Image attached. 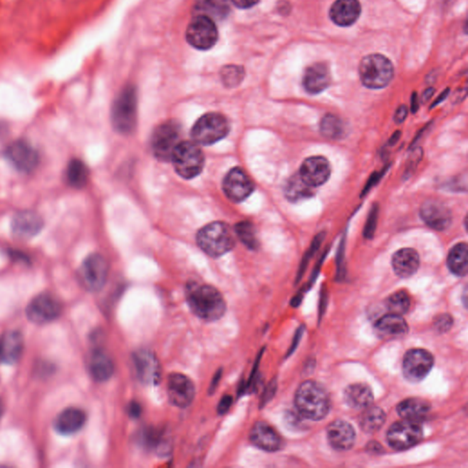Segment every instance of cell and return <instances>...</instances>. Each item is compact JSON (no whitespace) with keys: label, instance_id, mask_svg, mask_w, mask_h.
<instances>
[{"label":"cell","instance_id":"1","mask_svg":"<svg viewBox=\"0 0 468 468\" xmlns=\"http://www.w3.org/2000/svg\"><path fill=\"white\" fill-rule=\"evenodd\" d=\"M186 299L193 314L206 322L219 321L227 308L224 296L215 287L196 282L187 285Z\"/></svg>","mask_w":468,"mask_h":468},{"label":"cell","instance_id":"2","mask_svg":"<svg viewBox=\"0 0 468 468\" xmlns=\"http://www.w3.org/2000/svg\"><path fill=\"white\" fill-rule=\"evenodd\" d=\"M295 405L303 417L321 421L328 415L331 403L327 390L321 384L306 380L296 390Z\"/></svg>","mask_w":468,"mask_h":468},{"label":"cell","instance_id":"3","mask_svg":"<svg viewBox=\"0 0 468 468\" xmlns=\"http://www.w3.org/2000/svg\"><path fill=\"white\" fill-rule=\"evenodd\" d=\"M137 93L134 85L123 88L112 108L113 127L118 133L130 135L137 127Z\"/></svg>","mask_w":468,"mask_h":468},{"label":"cell","instance_id":"4","mask_svg":"<svg viewBox=\"0 0 468 468\" xmlns=\"http://www.w3.org/2000/svg\"><path fill=\"white\" fill-rule=\"evenodd\" d=\"M199 248L212 257H219L234 247L235 240L230 227L224 222H212L199 232Z\"/></svg>","mask_w":468,"mask_h":468},{"label":"cell","instance_id":"5","mask_svg":"<svg viewBox=\"0 0 468 468\" xmlns=\"http://www.w3.org/2000/svg\"><path fill=\"white\" fill-rule=\"evenodd\" d=\"M359 73L361 83L367 88L383 89L392 82L395 69L388 58L370 54L360 61Z\"/></svg>","mask_w":468,"mask_h":468},{"label":"cell","instance_id":"6","mask_svg":"<svg viewBox=\"0 0 468 468\" xmlns=\"http://www.w3.org/2000/svg\"><path fill=\"white\" fill-rule=\"evenodd\" d=\"M171 160L177 173L187 180L199 175L204 167L205 161L201 148L192 142H182L177 145Z\"/></svg>","mask_w":468,"mask_h":468},{"label":"cell","instance_id":"7","mask_svg":"<svg viewBox=\"0 0 468 468\" xmlns=\"http://www.w3.org/2000/svg\"><path fill=\"white\" fill-rule=\"evenodd\" d=\"M230 131L227 119L221 114L211 113L202 116L193 125L192 135L193 140L202 146H209L224 140Z\"/></svg>","mask_w":468,"mask_h":468},{"label":"cell","instance_id":"8","mask_svg":"<svg viewBox=\"0 0 468 468\" xmlns=\"http://www.w3.org/2000/svg\"><path fill=\"white\" fill-rule=\"evenodd\" d=\"M3 156L16 170L25 174L36 170L41 160L36 148L24 140L9 143L3 151Z\"/></svg>","mask_w":468,"mask_h":468},{"label":"cell","instance_id":"9","mask_svg":"<svg viewBox=\"0 0 468 468\" xmlns=\"http://www.w3.org/2000/svg\"><path fill=\"white\" fill-rule=\"evenodd\" d=\"M218 38L215 22L207 16H195L187 28L186 40L197 50L212 49L217 43Z\"/></svg>","mask_w":468,"mask_h":468},{"label":"cell","instance_id":"10","mask_svg":"<svg viewBox=\"0 0 468 468\" xmlns=\"http://www.w3.org/2000/svg\"><path fill=\"white\" fill-rule=\"evenodd\" d=\"M180 125L176 122L169 121L158 125L151 140L155 157L163 161L171 160L174 150L180 144Z\"/></svg>","mask_w":468,"mask_h":468},{"label":"cell","instance_id":"11","mask_svg":"<svg viewBox=\"0 0 468 468\" xmlns=\"http://www.w3.org/2000/svg\"><path fill=\"white\" fill-rule=\"evenodd\" d=\"M108 264L99 254L86 258L80 266V279L90 292H98L105 286L108 276Z\"/></svg>","mask_w":468,"mask_h":468},{"label":"cell","instance_id":"12","mask_svg":"<svg viewBox=\"0 0 468 468\" xmlns=\"http://www.w3.org/2000/svg\"><path fill=\"white\" fill-rule=\"evenodd\" d=\"M424 437L422 428L417 422L403 420L390 426L387 432V441L390 447L397 451L409 449L417 444Z\"/></svg>","mask_w":468,"mask_h":468},{"label":"cell","instance_id":"13","mask_svg":"<svg viewBox=\"0 0 468 468\" xmlns=\"http://www.w3.org/2000/svg\"><path fill=\"white\" fill-rule=\"evenodd\" d=\"M435 360L429 351L415 348L405 354L402 361L403 375L412 383H419L428 375Z\"/></svg>","mask_w":468,"mask_h":468},{"label":"cell","instance_id":"14","mask_svg":"<svg viewBox=\"0 0 468 468\" xmlns=\"http://www.w3.org/2000/svg\"><path fill=\"white\" fill-rule=\"evenodd\" d=\"M133 364L138 380L146 385H157L160 383L162 369L156 354L146 348L135 351Z\"/></svg>","mask_w":468,"mask_h":468},{"label":"cell","instance_id":"15","mask_svg":"<svg viewBox=\"0 0 468 468\" xmlns=\"http://www.w3.org/2000/svg\"><path fill=\"white\" fill-rule=\"evenodd\" d=\"M43 227V217L31 209H24L15 213L11 219L12 235L19 241H28L36 237Z\"/></svg>","mask_w":468,"mask_h":468},{"label":"cell","instance_id":"16","mask_svg":"<svg viewBox=\"0 0 468 468\" xmlns=\"http://www.w3.org/2000/svg\"><path fill=\"white\" fill-rule=\"evenodd\" d=\"M196 389L194 383L188 376L182 373L170 374L167 379V395L171 405L185 409L194 401Z\"/></svg>","mask_w":468,"mask_h":468},{"label":"cell","instance_id":"17","mask_svg":"<svg viewBox=\"0 0 468 468\" xmlns=\"http://www.w3.org/2000/svg\"><path fill=\"white\" fill-rule=\"evenodd\" d=\"M59 300L50 293H41L31 300L27 306V316L31 322L45 324L55 321L60 316Z\"/></svg>","mask_w":468,"mask_h":468},{"label":"cell","instance_id":"18","mask_svg":"<svg viewBox=\"0 0 468 468\" xmlns=\"http://www.w3.org/2000/svg\"><path fill=\"white\" fill-rule=\"evenodd\" d=\"M253 180L241 167H234L229 171L224 180V190L226 196L232 202L244 201L254 192Z\"/></svg>","mask_w":468,"mask_h":468},{"label":"cell","instance_id":"19","mask_svg":"<svg viewBox=\"0 0 468 468\" xmlns=\"http://www.w3.org/2000/svg\"><path fill=\"white\" fill-rule=\"evenodd\" d=\"M420 215L425 224L435 231L447 230L453 222L449 208L443 202L430 199L422 203Z\"/></svg>","mask_w":468,"mask_h":468},{"label":"cell","instance_id":"20","mask_svg":"<svg viewBox=\"0 0 468 468\" xmlns=\"http://www.w3.org/2000/svg\"><path fill=\"white\" fill-rule=\"evenodd\" d=\"M298 174L306 184L316 188L328 182L331 174V164L324 157H311L302 163Z\"/></svg>","mask_w":468,"mask_h":468},{"label":"cell","instance_id":"21","mask_svg":"<svg viewBox=\"0 0 468 468\" xmlns=\"http://www.w3.org/2000/svg\"><path fill=\"white\" fill-rule=\"evenodd\" d=\"M249 437L254 447L270 453L279 451L283 447V440L279 432L266 422L254 424L251 429Z\"/></svg>","mask_w":468,"mask_h":468},{"label":"cell","instance_id":"22","mask_svg":"<svg viewBox=\"0 0 468 468\" xmlns=\"http://www.w3.org/2000/svg\"><path fill=\"white\" fill-rule=\"evenodd\" d=\"M327 437L329 444L337 451H348L356 440V432L353 425L343 420H337L328 426Z\"/></svg>","mask_w":468,"mask_h":468},{"label":"cell","instance_id":"23","mask_svg":"<svg viewBox=\"0 0 468 468\" xmlns=\"http://www.w3.org/2000/svg\"><path fill=\"white\" fill-rule=\"evenodd\" d=\"M360 13L359 0H337L331 6L329 17L335 24L348 27L358 21Z\"/></svg>","mask_w":468,"mask_h":468},{"label":"cell","instance_id":"24","mask_svg":"<svg viewBox=\"0 0 468 468\" xmlns=\"http://www.w3.org/2000/svg\"><path fill=\"white\" fill-rule=\"evenodd\" d=\"M331 77L326 64L319 63L313 64L306 69L303 85L306 91L311 95H318L324 92L331 85Z\"/></svg>","mask_w":468,"mask_h":468},{"label":"cell","instance_id":"25","mask_svg":"<svg viewBox=\"0 0 468 468\" xmlns=\"http://www.w3.org/2000/svg\"><path fill=\"white\" fill-rule=\"evenodd\" d=\"M392 266L397 276L401 279H409L419 269V254L412 248H403L393 254Z\"/></svg>","mask_w":468,"mask_h":468},{"label":"cell","instance_id":"26","mask_svg":"<svg viewBox=\"0 0 468 468\" xmlns=\"http://www.w3.org/2000/svg\"><path fill=\"white\" fill-rule=\"evenodd\" d=\"M408 331L407 323L401 315L384 316L375 324L377 335L385 340H395V338L405 337L408 333Z\"/></svg>","mask_w":468,"mask_h":468},{"label":"cell","instance_id":"27","mask_svg":"<svg viewBox=\"0 0 468 468\" xmlns=\"http://www.w3.org/2000/svg\"><path fill=\"white\" fill-rule=\"evenodd\" d=\"M138 442L145 449L157 452L158 454L169 453L170 444L164 429L148 426L138 435Z\"/></svg>","mask_w":468,"mask_h":468},{"label":"cell","instance_id":"28","mask_svg":"<svg viewBox=\"0 0 468 468\" xmlns=\"http://www.w3.org/2000/svg\"><path fill=\"white\" fill-rule=\"evenodd\" d=\"M24 338L19 331H9L0 338V361L12 365L21 359Z\"/></svg>","mask_w":468,"mask_h":468},{"label":"cell","instance_id":"29","mask_svg":"<svg viewBox=\"0 0 468 468\" xmlns=\"http://www.w3.org/2000/svg\"><path fill=\"white\" fill-rule=\"evenodd\" d=\"M85 412L77 408H68L61 412L55 421V428L63 435H71L79 432L85 426Z\"/></svg>","mask_w":468,"mask_h":468},{"label":"cell","instance_id":"30","mask_svg":"<svg viewBox=\"0 0 468 468\" xmlns=\"http://www.w3.org/2000/svg\"><path fill=\"white\" fill-rule=\"evenodd\" d=\"M373 390L364 383H356L348 386L344 392V402L348 407L354 410H364L373 402Z\"/></svg>","mask_w":468,"mask_h":468},{"label":"cell","instance_id":"31","mask_svg":"<svg viewBox=\"0 0 468 468\" xmlns=\"http://www.w3.org/2000/svg\"><path fill=\"white\" fill-rule=\"evenodd\" d=\"M89 369L93 380L98 383H104L114 374L115 365L105 351L98 350L92 355Z\"/></svg>","mask_w":468,"mask_h":468},{"label":"cell","instance_id":"32","mask_svg":"<svg viewBox=\"0 0 468 468\" xmlns=\"http://www.w3.org/2000/svg\"><path fill=\"white\" fill-rule=\"evenodd\" d=\"M431 405L425 400L409 398L397 406V412L403 420L417 422L424 420L431 411Z\"/></svg>","mask_w":468,"mask_h":468},{"label":"cell","instance_id":"33","mask_svg":"<svg viewBox=\"0 0 468 468\" xmlns=\"http://www.w3.org/2000/svg\"><path fill=\"white\" fill-rule=\"evenodd\" d=\"M231 0H197V15L207 16L212 19H224L231 12Z\"/></svg>","mask_w":468,"mask_h":468},{"label":"cell","instance_id":"34","mask_svg":"<svg viewBox=\"0 0 468 468\" xmlns=\"http://www.w3.org/2000/svg\"><path fill=\"white\" fill-rule=\"evenodd\" d=\"M66 179L68 185L72 188L83 189L89 180L88 167L79 158H73L67 165Z\"/></svg>","mask_w":468,"mask_h":468},{"label":"cell","instance_id":"35","mask_svg":"<svg viewBox=\"0 0 468 468\" xmlns=\"http://www.w3.org/2000/svg\"><path fill=\"white\" fill-rule=\"evenodd\" d=\"M447 266L457 276H466L468 271V247L464 243L454 245L447 257Z\"/></svg>","mask_w":468,"mask_h":468},{"label":"cell","instance_id":"36","mask_svg":"<svg viewBox=\"0 0 468 468\" xmlns=\"http://www.w3.org/2000/svg\"><path fill=\"white\" fill-rule=\"evenodd\" d=\"M312 187L306 184L299 174L290 177L285 186V196L289 202H298L314 195Z\"/></svg>","mask_w":468,"mask_h":468},{"label":"cell","instance_id":"37","mask_svg":"<svg viewBox=\"0 0 468 468\" xmlns=\"http://www.w3.org/2000/svg\"><path fill=\"white\" fill-rule=\"evenodd\" d=\"M364 410L365 411L360 419V427L367 434H374L385 424V412L383 409L376 407V406L371 407V405Z\"/></svg>","mask_w":468,"mask_h":468},{"label":"cell","instance_id":"38","mask_svg":"<svg viewBox=\"0 0 468 468\" xmlns=\"http://www.w3.org/2000/svg\"><path fill=\"white\" fill-rule=\"evenodd\" d=\"M346 125L338 116L328 114L322 118L321 122V132L323 137L328 140H340L346 134Z\"/></svg>","mask_w":468,"mask_h":468},{"label":"cell","instance_id":"39","mask_svg":"<svg viewBox=\"0 0 468 468\" xmlns=\"http://www.w3.org/2000/svg\"><path fill=\"white\" fill-rule=\"evenodd\" d=\"M235 232L239 239L250 250L256 251L259 248V241L256 236V228L251 222L244 221L235 226Z\"/></svg>","mask_w":468,"mask_h":468},{"label":"cell","instance_id":"40","mask_svg":"<svg viewBox=\"0 0 468 468\" xmlns=\"http://www.w3.org/2000/svg\"><path fill=\"white\" fill-rule=\"evenodd\" d=\"M411 300L407 293L400 291L392 293L386 300V306L390 314L403 315L407 313Z\"/></svg>","mask_w":468,"mask_h":468},{"label":"cell","instance_id":"41","mask_svg":"<svg viewBox=\"0 0 468 468\" xmlns=\"http://www.w3.org/2000/svg\"><path fill=\"white\" fill-rule=\"evenodd\" d=\"M245 76L244 67L239 66H226L221 71L222 83L229 88L240 85Z\"/></svg>","mask_w":468,"mask_h":468},{"label":"cell","instance_id":"42","mask_svg":"<svg viewBox=\"0 0 468 468\" xmlns=\"http://www.w3.org/2000/svg\"><path fill=\"white\" fill-rule=\"evenodd\" d=\"M378 215H379V207H378L377 204H374L370 209L369 216H368L366 224H365V238L371 239L374 236L377 227Z\"/></svg>","mask_w":468,"mask_h":468},{"label":"cell","instance_id":"43","mask_svg":"<svg viewBox=\"0 0 468 468\" xmlns=\"http://www.w3.org/2000/svg\"><path fill=\"white\" fill-rule=\"evenodd\" d=\"M453 318L450 315L443 314L438 316L435 321V328L439 333H445L453 326Z\"/></svg>","mask_w":468,"mask_h":468},{"label":"cell","instance_id":"44","mask_svg":"<svg viewBox=\"0 0 468 468\" xmlns=\"http://www.w3.org/2000/svg\"><path fill=\"white\" fill-rule=\"evenodd\" d=\"M232 397L231 395H225L222 397L217 406L218 414L219 415L227 414L229 410L232 407Z\"/></svg>","mask_w":468,"mask_h":468},{"label":"cell","instance_id":"45","mask_svg":"<svg viewBox=\"0 0 468 468\" xmlns=\"http://www.w3.org/2000/svg\"><path fill=\"white\" fill-rule=\"evenodd\" d=\"M127 411L131 418L137 419L142 414V407L137 402H131L128 405Z\"/></svg>","mask_w":468,"mask_h":468},{"label":"cell","instance_id":"46","mask_svg":"<svg viewBox=\"0 0 468 468\" xmlns=\"http://www.w3.org/2000/svg\"><path fill=\"white\" fill-rule=\"evenodd\" d=\"M409 113V109L407 106L406 105H401L398 109L396 110L395 114V118H393V120L396 123V124H402V123L405 122L406 118H407Z\"/></svg>","mask_w":468,"mask_h":468},{"label":"cell","instance_id":"47","mask_svg":"<svg viewBox=\"0 0 468 468\" xmlns=\"http://www.w3.org/2000/svg\"><path fill=\"white\" fill-rule=\"evenodd\" d=\"M276 383H271L269 385H268L266 392H264L263 397H261V406L266 405L267 402H269L270 400L273 398V396L274 395V392H276Z\"/></svg>","mask_w":468,"mask_h":468},{"label":"cell","instance_id":"48","mask_svg":"<svg viewBox=\"0 0 468 468\" xmlns=\"http://www.w3.org/2000/svg\"><path fill=\"white\" fill-rule=\"evenodd\" d=\"M231 2L239 9H247L257 5L259 0H231Z\"/></svg>","mask_w":468,"mask_h":468},{"label":"cell","instance_id":"49","mask_svg":"<svg viewBox=\"0 0 468 468\" xmlns=\"http://www.w3.org/2000/svg\"><path fill=\"white\" fill-rule=\"evenodd\" d=\"M222 376V370H219L217 373H215L214 377H213V379L211 383V385L209 387V395H212L213 393L215 392V390H217L219 383L221 382Z\"/></svg>","mask_w":468,"mask_h":468},{"label":"cell","instance_id":"50","mask_svg":"<svg viewBox=\"0 0 468 468\" xmlns=\"http://www.w3.org/2000/svg\"><path fill=\"white\" fill-rule=\"evenodd\" d=\"M435 93V89L434 88H428L426 89L425 93H422V103H427L429 100L432 98V96L434 95Z\"/></svg>","mask_w":468,"mask_h":468},{"label":"cell","instance_id":"51","mask_svg":"<svg viewBox=\"0 0 468 468\" xmlns=\"http://www.w3.org/2000/svg\"><path fill=\"white\" fill-rule=\"evenodd\" d=\"M419 109V103H418V96L415 93H412V103H411V111L412 113H416Z\"/></svg>","mask_w":468,"mask_h":468},{"label":"cell","instance_id":"52","mask_svg":"<svg viewBox=\"0 0 468 468\" xmlns=\"http://www.w3.org/2000/svg\"><path fill=\"white\" fill-rule=\"evenodd\" d=\"M450 90H444L443 93H441V95L439 96V98L435 100L434 102V104L432 105V108H435V106H437L438 104H441L442 102L444 101L445 98H447L448 95H449Z\"/></svg>","mask_w":468,"mask_h":468},{"label":"cell","instance_id":"53","mask_svg":"<svg viewBox=\"0 0 468 468\" xmlns=\"http://www.w3.org/2000/svg\"><path fill=\"white\" fill-rule=\"evenodd\" d=\"M8 125L5 122L0 121V138L4 137L6 132H8Z\"/></svg>","mask_w":468,"mask_h":468},{"label":"cell","instance_id":"54","mask_svg":"<svg viewBox=\"0 0 468 468\" xmlns=\"http://www.w3.org/2000/svg\"><path fill=\"white\" fill-rule=\"evenodd\" d=\"M368 449H369L371 452H373V453H376V451H379V453L380 450L383 449L382 445H380L379 444L377 443H371L369 445H368Z\"/></svg>","mask_w":468,"mask_h":468},{"label":"cell","instance_id":"55","mask_svg":"<svg viewBox=\"0 0 468 468\" xmlns=\"http://www.w3.org/2000/svg\"><path fill=\"white\" fill-rule=\"evenodd\" d=\"M400 135H401L400 132H397L396 134L393 135V137L390 138V145H395L396 143L397 140H398L400 138Z\"/></svg>","mask_w":468,"mask_h":468},{"label":"cell","instance_id":"56","mask_svg":"<svg viewBox=\"0 0 468 468\" xmlns=\"http://www.w3.org/2000/svg\"><path fill=\"white\" fill-rule=\"evenodd\" d=\"M3 412H4V405H3V402L0 401V420L2 418Z\"/></svg>","mask_w":468,"mask_h":468}]
</instances>
